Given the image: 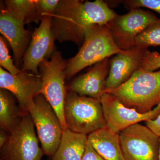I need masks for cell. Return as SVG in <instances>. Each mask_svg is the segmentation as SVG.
Masks as SVG:
<instances>
[{"label":"cell","mask_w":160,"mask_h":160,"mask_svg":"<svg viewBox=\"0 0 160 160\" xmlns=\"http://www.w3.org/2000/svg\"><path fill=\"white\" fill-rule=\"evenodd\" d=\"M117 15L107 2L102 0H61L52 15V31L60 42H71L79 46L84 42L87 27L107 25Z\"/></svg>","instance_id":"6da1fadb"},{"label":"cell","mask_w":160,"mask_h":160,"mask_svg":"<svg viewBox=\"0 0 160 160\" xmlns=\"http://www.w3.org/2000/svg\"><path fill=\"white\" fill-rule=\"evenodd\" d=\"M105 92L113 95L126 107L147 113L160 103V69H138L122 85Z\"/></svg>","instance_id":"7a4b0ae2"},{"label":"cell","mask_w":160,"mask_h":160,"mask_svg":"<svg viewBox=\"0 0 160 160\" xmlns=\"http://www.w3.org/2000/svg\"><path fill=\"white\" fill-rule=\"evenodd\" d=\"M125 51L116 45L107 25H90L85 29V39L79 51L68 62L66 79L71 78L86 67Z\"/></svg>","instance_id":"3957f363"},{"label":"cell","mask_w":160,"mask_h":160,"mask_svg":"<svg viewBox=\"0 0 160 160\" xmlns=\"http://www.w3.org/2000/svg\"><path fill=\"white\" fill-rule=\"evenodd\" d=\"M64 117L67 128L77 133L88 136L106 127L100 99L72 91L66 93Z\"/></svg>","instance_id":"277c9868"},{"label":"cell","mask_w":160,"mask_h":160,"mask_svg":"<svg viewBox=\"0 0 160 160\" xmlns=\"http://www.w3.org/2000/svg\"><path fill=\"white\" fill-rule=\"evenodd\" d=\"M68 62L59 51L54 52L50 59H45L39 66L42 82L41 94L52 107L59 119L63 131L68 129L64 117V105L66 95L65 80Z\"/></svg>","instance_id":"5b68a950"},{"label":"cell","mask_w":160,"mask_h":160,"mask_svg":"<svg viewBox=\"0 0 160 160\" xmlns=\"http://www.w3.org/2000/svg\"><path fill=\"white\" fill-rule=\"evenodd\" d=\"M28 112L36 128L44 154L52 156L59 146L63 131L57 114L41 93L34 98Z\"/></svg>","instance_id":"8992f818"},{"label":"cell","mask_w":160,"mask_h":160,"mask_svg":"<svg viewBox=\"0 0 160 160\" xmlns=\"http://www.w3.org/2000/svg\"><path fill=\"white\" fill-rule=\"evenodd\" d=\"M38 138L31 116L26 113L1 148L0 160H42L44 153Z\"/></svg>","instance_id":"52a82bcc"},{"label":"cell","mask_w":160,"mask_h":160,"mask_svg":"<svg viewBox=\"0 0 160 160\" xmlns=\"http://www.w3.org/2000/svg\"><path fill=\"white\" fill-rule=\"evenodd\" d=\"M158 19L151 12L134 8L126 14L118 15L107 25L117 46L127 51L135 47L137 37Z\"/></svg>","instance_id":"ba28073f"},{"label":"cell","mask_w":160,"mask_h":160,"mask_svg":"<svg viewBox=\"0 0 160 160\" xmlns=\"http://www.w3.org/2000/svg\"><path fill=\"white\" fill-rule=\"evenodd\" d=\"M119 134L125 160H158L160 137L147 126L138 123Z\"/></svg>","instance_id":"9c48e42d"},{"label":"cell","mask_w":160,"mask_h":160,"mask_svg":"<svg viewBox=\"0 0 160 160\" xmlns=\"http://www.w3.org/2000/svg\"><path fill=\"white\" fill-rule=\"evenodd\" d=\"M100 100L106 127L115 133L140 122L154 119L160 114V103L151 111L142 113L126 107L111 93L105 92Z\"/></svg>","instance_id":"30bf717a"},{"label":"cell","mask_w":160,"mask_h":160,"mask_svg":"<svg viewBox=\"0 0 160 160\" xmlns=\"http://www.w3.org/2000/svg\"><path fill=\"white\" fill-rule=\"evenodd\" d=\"M52 15H46L41 20L39 27L35 29L23 57L22 71L39 75L40 63L45 59L51 57L56 51V38L52 31Z\"/></svg>","instance_id":"8fae6325"},{"label":"cell","mask_w":160,"mask_h":160,"mask_svg":"<svg viewBox=\"0 0 160 160\" xmlns=\"http://www.w3.org/2000/svg\"><path fill=\"white\" fill-rule=\"evenodd\" d=\"M0 88L10 92L23 112L29 113L28 109L34 98L41 93L42 80L40 75L27 72L13 75L1 67Z\"/></svg>","instance_id":"7c38bea8"},{"label":"cell","mask_w":160,"mask_h":160,"mask_svg":"<svg viewBox=\"0 0 160 160\" xmlns=\"http://www.w3.org/2000/svg\"><path fill=\"white\" fill-rule=\"evenodd\" d=\"M146 50L135 46L115 55L109 59V71L106 81V89L117 88L128 81L140 69Z\"/></svg>","instance_id":"4fadbf2b"},{"label":"cell","mask_w":160,"mask_h":160,"mask_svg":"<svg viewBox=\"0 0 160 160\" xmlns=\"http://www.w3.org/2000/svg\"><path fill=\"white\" fill-rule=\"evenodd\" d=\"M25 22L18 19L6 10L1 8L0 32L8 41L13 52L14 64L19 69L30 40L29 32L25 29Z\"/></svg>","instance_id":"5bb4252c"},{"label":"cell","mask_w":160,"mask_h":160,"mask_svg":"<svg viewBox=\"0 0 160 160\" xmlns=\"http://www.w3.org/2000/svg\"><path fill=\"white\" fill-rule=\"evenodd\" d=\"M109 58L96 63L84 74L76 78L69 89L80 96L100 99L105 92L109 71Z\"/></svg>","instance_id":"9a60e30c"},{"label":"cell","mask_w":160,"mask_h":160,"mask_svg":"<svg viewBox=\"0 0 160 160\" xmlns=\"http://www.w3.org/2000/svg\"><path fill=\"white\" fill-rule=\"evenodd\" d=\"M88 141L104 159L125 160L119 133L106 127L88 135Z\"/></svg>","instance_id":"2e32d148"},{"label":"cell","mask_w":160,"mask_h":160,"mask_svg":"<svg viewBox=\"0 0 160 160\" xmlns=\"http://www.w3.org/2000/svg\"><path fill=\"white\" fill-rule=\"evenodd\" d=\"M87 142L88 136L67 129L51 160H82Z\"/></svg>","instance_id":"e0dca14e"},{"label":"cell","mask_w":160,"mask_h":160,"mask_svg":"<svg viewBox=\"0 0 160 160\" xmlns=\"http://www.w3.org/2000/svg\"><path fill=\"white\" fill-rule=\"evenodd\" d=\"M26 114L20 108L16 98L10 92L0 89L1 129L11 133L18 126Z\"/></svg>","instance_id":"ac0fdd59"},{"label":"cell","mask_w":160,"mask_h":160,"mask_svg":"<svg viewBox=\"0 0 160 160\" xmlns=\"http://www.w3.org/2000/svg\"><path fill=\"white\" fill-rule=\"evenodd\" d=\"M5 8L25 24L33 22L36 10V0H6Z\"/></svg>","instance_id":"d6986e66"},{"label":"cell","mask_w":160,"mask_h":160,"mask_svg":"<svg viewBox=\"0 0 160 160\" xmlns=\"http://www.w3.org/2000/svg\"><path fill=\"white\" fill-rule=\"evenodd\" d=\"M157 46H160V19L140 33L135 41V46L142 49Z\"/></svg>","instance_id":"ffe728a7"},{"label":"cell","mask_w":160,"mask_h":160,"mask_svg":"<svg viewBox=\"0 0 160 160\" xmlns=\"http://www.w3.org/2000/svg\"><path fill=\"white\" fill-rule=\"evenodd\" d=\"M0 65L2 68L8 70L10 74L16 75L22 70L14 64L13 60L9 54L8 47L3 37H0Z\"/></svg>","instance_id":"44dd1931"},{"label":"cell","mask_w":160,"mask_h":160,"mask_svg":"<svg viewBox=\"0 0 160 160\" xmlns=\"http://www.w3.org/2000/svg\"><path fill=\"white\" fill-rule=\"evenodd\" d=\"M59 0H36L34 23L38 24L47 14L52 15L57 9Z\"/></svg>","instance_id":"7402d4cb"},{"label":"cell","mask_w":160,"mask_h":160,"mask_svg":"<svg viewBox=\"0 0 160 160\" xmlns=\"http://www.w3.org/2000/svg\"><path fill=\"white\" fill-rule=\"evenodd\" d=\"M140 69L149 71H155L160 69V53L146 49Z\"/></svg>","instance_id":"603a6c76"},{"label":"cell","mask_w":160,"mask_h":160,"mask_svg":"<svg viewBox=\"0 0 160 160\" xmlns=\"http://www.w3.org/2000/svg\"><path fill=\"white\" fill-rule=\"evenodd\" d=\"M122 2L127 9L144 7L152 9L160 14V0H126L122 1Z\"/></svg>","instance_id":"cb8c5ba5"},{"label":"cell","mask_w":160,"mask_h":160,"mask_svg":"<svg viewBox=\"0 0 160 160\" xmlns=\"http://www.w3.org/2000/svg\"><path fill=\"white\" fill-rule=\"evenodd\" d=\"M82 160H106L96 151L88 141Z\"/></svg>","instance_id":"d4e9b609"},{"label":"cell","mask_w":160,"mask_h":160,"mask_svg":"<svg viewBox=\"0 0 160 160\" xmlns=\"http://www.w3.org/2000/svg\"><path fill=\"white\" fill-rule=\"evenodd\" d=\"M146 122V126L160 137V114L154 119L149 120Z\"/></svg>","instance_id":"484cf974"},{"label":"cell","mask_w":160,"mask_h":160,"mask_svg":"<svg viewBox=\"0 0 160 160\" xmlns=\"http://www.w3.org/2000/svg\"><path fill=\"white\" fill-rule=\"evenodd\" d=\"M9 135L6 133V131L4 129H1L0 131V148L2 147L8 141Z\"/></svg>","instance_id":"4316f807"},{"label":"cell","mask_w":160,"mask_h":160,"mask_svg":"<svg viewBox=\"0 0 160 160\" xmlns=\"http://www.w3.org/2000/svg\"><path fill=\"white\" fill-rule=\"evenodd\" d=\"M158 160H160V150H159V154Z\"/></svg>","instance_id":"83f0119b"}]
</instances>
